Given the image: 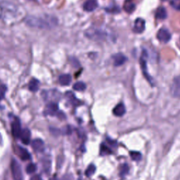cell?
<instances>
[{
  "instance_id": "1",
  "label": "cell",
  "mask_w": 180,
  "mask_h": 180,
  "mask_svg": "<svg viewBox=\"0 0 180 180\" xmlns=\"http://www.w3.org/2000/svg\"><path fill=\"white\" fill-rule=\"evenodd\" d=\"M26 24L31 27H36L42 29H49L57 25V20L54 18L45 17H30L26 20Z\"/></svg>"
},
{
  "instance_id": "2",
  "label": "cell",
  "mask_w": 180,
  "mask_h": 180,
  "mask_svg": "<svg viewBox=\"0 0 180 180\" xmlns=\"http://www.w3.org/2000/svg\"><path fill=\"white\" fill-rule=\"evenodd\" d=\"M17 13L16 7L15 5L2 2L0 4V17L4 20H9L14 19Z\"/></svg>"
},
{
  "instance_id": "3",
  "label": "cell",
  "mask_w": 180,
  "mask_h": 180,
  "mask_svg": "<svg viewBox=\"0 0 180 180\" xmlns=\"http://www.w3.org/2000/svg\"><path fill=\"white\" fill-rule=\"evenodd\" d=\"M11 169L13 177L14 180H21L22 179V170L20 165L16 160L13 159L11 163Z\"/></svg>"
},
{
  "instance_id": "4",
  "label": "cell",
  "mask_w": 180,
  "mask_h": 180,
  "mask_svg": "<svg viewBox=\"0 0 180 180\" xmlns=\"http://www.w3.org/2000/svg\"><path fill=\"white\" fill-rule=\"evenodd\" d=\"M170 94L173 97L180 98V75L175 77L170 86Z\"/></svg>"
},
{
  "instance_id": "5",
  "label": "cell",
  "mask_w": 180,
  "mask_h": 180,
  "mask_svg": "<svg viewBox=\"0 0 180 180\" xmlns=\"http://www.w3.org/2000/svg\"><path fill=\"white\" fill-rule=\"evenodd\" d=\"M157 38L161 42L167 43L171 39V34L168 30L165 28H161L157 33Z\"/></svg>"
},
{
  "instance_id": "6",
  "label": "cell",
  "mask_w": 180,
  "mask_h": 180,
  "mask_svg": "<svg viewBox=\"0 0 180 180\" xmlns=\"http://www.w3.org/2000/svg\"><path fill=\"white\" fill-rule=\"evenodd\" d=\"M145 28H146V22L143 19H141V18H138V19L135 20L133 27L134 32L138 33V34H140V33H142L144 31Z\"/></svg>"
},
{
  "instance_id": "7",
  "label": "cell",
  "mask_w": 180,
  "mask_h": 180,
  "mask_svg": "<svg viewBox=\"0 0 180 180\" xmlns=\"http://www.w3.org/2000/svg\"><path fill=\"white\" fill-rule=\"evenodd\" d=\"M11 131L12 135L15 138L20 137V133H21V125L20 122L18 118H15V120L13 121L11 124Z\"/></svg>"
},
{
  "instance_id": "8",
  "label": "cell",
  "mask_w": 180,
  "mask_h": 180,
  "mask_svg": "<svg viewBox=\"0 0 180 180\" xmlns=\"http://www.w3.org/2000/svg\"><path fill=\"white\" fill-rule=\"evenodd\" d=\"M58 105L54 102H51L46 106L45 109V114L49 115H54L58 112Z\"/></svg>"
},
{
  "instance_id": "9",
  "label": "cell",
  "mask_w": 180,
  "mask_h": 180,
  "mask_svg": "<svg viewBox=\"0 0 180 180\" xmlns=\"http://www.w3.org/2000/svg\"><path fill=\"white\" fill-rule=\"evenodd\" d=\"M115 66H120L124 64L127 61V57L121 53H118L113 56Z\"/></svg>"
},
{
  "instance_id": "10",
  "label": "cell",
  "mask_w": 180,
  "mask_h": 180,
  "mask_svg": "<svg viewBox=\"0 0 180 180\" xmlns=\"http://www.w3.org/2000/svg\"><path fill=\"white\" fill-rule=\"evenodd\" d=\"M32 147L35 152H42L44 150V148H45V144H44V141L42 139H36L32 141Z\"/></svg>"
},
{
  "instance_id": "11",
  "label": "cell",
  "mask_w": 180,
  "mask_h": 180,
  "mask_svg": "<svg viewBox=\"0 0 180 180\" xmlns=\"http://www.w3.org/2000/svg\"><path fill=\"white\" fill-rule=\"evenodd\" d=\"M30 137H31V132L27 128H25V129H24L21 131L20 138L24 144H29L30 142Z\"/></svg>"
},
{
  "instance_id": "12",
  "label": "cell",
  "mask_w": 180,
  "mask_h": 180,
  "mask_svg": "<svg viewBox=\"0 0 180 180\" xmlns=\"http://www.w3.org/2000/svg\"><path fill=\"white\" fill-rule=\"evenodd\" d=\"M98 7V3L96 0H88L83 5V9L86 11H93Z\"/></svg>"
},
{
  "instance_id": "13",
  "label": "cell",
  "mask_w": 180,
  "mask_h": 180,
  "mask_svg": "<svg viewBox=\"0 0 180 180\" xmlns=\"http://www.w3.org/2000/svg\"><path fill=\"white\" fill-rule=\"evenodd\" d=\"M126 112V109L125 105L120 103V104H118L116 106H115L114 110H113V113L115 115V116L118 117H121L123 115L125 114Z\"/></svg>"
},
{
  "instance_id": "14",
  "label": "cell",
  "mask_w": 180,
  "mask_h": 180,
  "mask_svg": "<svg viewBox=\"0 0 180 180\" xmlns=\"http://www.w3.org/2000/svg\"><path fill=\"white\" fill-rule=\"evenodd\" d=\"M18 153H19V158L21 159L22 161H28L31 158L30 153L28 152L26 149H25L23 147H20V146L18 147Z\"/></svg>"
},
{
  "instance_id": "15",
  "label": "cell",
  "mask_w": 180,
  "mask_h": 180,
  "mask_svg": "<svg viewBox=\"0 0 180 180\" xmlns=\"http://www.w3.org/2000/svg\"><path fill=\"white\" fill-rule=\"evenodd\" d=\"M59 83L63 86H68L71 84L72 80V77L69 74H63L59 77Z\"/></svg>"
},
{
  "instance_id": "16",
  "label": "cell",
  "mask_w": 180,
  "mask_h": 180,
  "mask_svg": "<svg viewBox=\"0 0 180 180\" xmlns=\"http://www.w3.org/2000/svg\"><path fill=\"white\" fill-rule=\"evenodd\" d=\"M140 63H141V69H142L143 73L144 75L145 78L148 79V81L151 83H152V79L149 75L148 72H147V66H146V61L144 57H141L140 59Z\"/></svg>"
},
{
  "instance_id": "17",
  "label": "cell",
  "mask_w": 180,
  "mask_h": 180,
  "mask_svg": "<svg viewBox=\"0 0 180 180\" xmlns=\"http://www.w3.org/2000/svg\"><path fill=\"white\" fill-rule=\"evenodd\" d=\"M123 8L127 13H132L136 8L135 4L134 3L133 0H125L123 5Z\"/></svg>"
},
{
  "instance_id": "18",
  "label": "cell",
  "mask_w": 180,
  "mask_h": 180,
  "mask_svg": "<svg viewBox=\"0 0 180 180\" xmlns=\"http://www.w3.org/2000/svg\"><path fill=\"white\" fill-rule=\"evenodd\" d=\"M40 87V82L38 79L35 78H32L31 80L30 81L29 84H28V88L31 92H35L39 89Z\"/></svg>"
},
{
  "instance_id": "19",
  "label": "cell",
  "mask_w": 180,
  "mask_h": 180,
  "mask_svg": "<svg viewBox=\"0 0 180 180\" xmlns=\"http://www.w3.org/2000/svg\"><path fill=\"white\" fill-rule=\"evenodd\" d=\"M156 17L158 19L163 20L167 18V11L164 7H159L156 13Z\"/></svg>"
},
{
  "instance_id": "20",
  "label": "cell",
  "mask_w": 180,
  "mask_h": 180,
  "mask_svg": "<svg viewBox=\"0 0 180 180\" xmlns=\"http://www.w3.org/2000/svg\"><path fill=\"white\" fill-rule=\"evenodd\" d=\"M73 88L75 91L82 92L86 89V84L83 82H78L73 84Z\"/></svg>"
},
{
  "instance_id": "21",
  "label": "cell",
  "mask_w": 180,
  "mask_h": 180,
  "mask_svg": "<svg viewBox=\"0 0 180 180\" xmlns=\"http://www.w3.org/2000/svg\"><path fill=\"white\" fill-rule=\"evenodd\" d=\"M67 96H68V98L69 99V101H71V103L73 105H75V106H77V105H78V104L79 103V100L77 99V98L75 96V95L72 93V92H67Z\"/></svg>"
},
{
  "instance_id": "22",
  "label": "cell",
  "mask_w": 180,
  "mask_h": 180,
  "mask_svg": "<svg viewBox=\"0 0 180 180\" xmlns=\"http://www.w3.org/2000/svg\"><path fill=\"white\" fill-rule=\"evenodd\" d=\"M95 171H96V167H95L94 165H90L86 169L85 175L88 177H91L95 173Z\"/></svg>"
},
{
  "instance_id": "23",
  "label": "cell",
  "mask_w": 180,
  "mask_h": 180,
  "mask_svg": "<svg viewBox=\"0 0 180 180\" xmlns=\"http://www.w3.org/2000/svg\"><path fill=\"white\" fill-rule=\"evenodd\" d=\"M37 167L34 163H30L28 165L26 168V172L28 174H32L36 171Z\"/></svg>"
},
{
  "instance_id": "24",
  "label": "cell",
  "mask_w": 180,
  "mask_h": 180,
  "mask_svg": "<svg viewBox=\"0 0 180 180\" xmlns=\"http://www.w3.org/2000/svg\"><path fill=\"white\" fill-rule=\"evenodd\" d=\"M130 156L133 161H139L141 159V154L140 153L137 152V151H132V152H131Z\"/></svg>"
},
{
  "instance_id": "25",
  "label": "cell",
  "mask_w": 180,
  "mask_h": 180,
  "mask_svg": "<svg viewBox=\"0 0 180 180\" xmlns=\"http://www.w3.org/2000/svg\"><path fill=\"white\" fill-rule=\"evenodd\" d=\"M7 91V87L4 84H2L0 85V101L4 98L5 94Z\"/></svg>"
},
{
  "instance_id": "26",
  "label": "cell",
  "mask_w": 180,
  "mask_h": 180,
  "mask_svg": "<svg viewBox=\"0 0 180 180\" xmlns=\"http://www.w3.org/2000/svg\"><path fill=\"white\" fill-rule=\"evenodd\" d=\"M129 172V167L127 164H124L121 166V168H120V175L122 177L126 175Z\"/></svg>"
},
{
  "instance_id": "27",
  "label": "cell",
  "mask_w": 180,
  "mask_h": 180,
  "mask_svg": "<svg viewBox=\"0 0 180 180\" xmlns=\"http://www.w3.org/2000/svg\"><path fill=\"white\" fill-rule=\"evenodd\" d=\"M43 167L45 172L47 173H49L51 169V161L49 160H46L45 161H44Z\"/></svg>"
},
{
  "instance_id": "28",
  "label": "cell",
  "mask_w": 180,
  "mask_h": 180,
  "mask_svg": "<svg viewBox=\"0 0 180 180\" xmlns=\"http://www.w3.org/2000/svg\"><path fill=\"white\" fill-rule=\"evenodd\" d=\"M170 4L174 9L180 11V0H172Z\"/></svg>"
},
{
  "instance_id": "29",
  "label": "cell",
  "mask_w": 180,
  "mask_h": 180,
  "mask_svg": "<svg viewBox=\"0 0 180 180\" xmlns=\"http://www.w3.org/2000/svg\"><path fill=\"white\" fill-rule=\"evenodd\" d=\"M110 153H111V151L106 146H105L104 144L101 146V154L102 155H106V154H109Z\"/></svg>"
},
{
  "instance_id": "30",
  "label": "cell",
  "mask_w": 180,
  "mask_h": 180,
  "mask_svg": "<svg viewBox=\"0 0 180 180\" xmlns=\"http://www.w3.org/2000/svg\"><path fill=\"white\" fill-rule=\"evenodd\" d=\"M61 180H73V177L71 174H66L62 177Z\"/></svg>"
},
{
  "instance_id": "31",
  "label": "cell",
  "mask_w": 180,
  "mask_h": 180,
  "mask_svg": "<svg viewBox=\"0 0 180 180\" xmlns=\"http://www.w3.org/2000/svg\"><path fill=\"white\" fill-rule=\"evenodd\" d=\"M30 180H42V178H41V177L40 175H38V174H35V175L32 176L31 177Z\"/></svg>"
},
{
  "instance_id": "32",
  "label": "cell",
  "mask_w": 180,
  "mask_h": 180,
  "mask_svg": "<svg viewBox=\"0 0 180 180\" xmlns=\"http://www.w3.org/2000/svg\"><path fill=\"white\" fill-rule=\"evenodd\" d=\"M2 137L1 134H0V144H2Z\"/></svg>"
},
{
  "instance_id": "33",
  "label": "cell",
  "mask_w": 180,
  "mask_h": 180,
  "mask_svg": "<svg viewBox=\"0 0 180 180\" xmlns=\"http://www.w3.org/2000/svg\"><path fill=\"white\" fill-rule=\"evenodd\" d=\"M51 180H58V179H56V177H54V178H53V179H51Z\"/></svg>"
},
{
  "instance_id": "34",
  "label": "cell",
  "mask_w": 180,
  "mask_h": 180,
  "mask_svg": "<svg viewBox=\"0 0 180 180\" xmlns=\"http://www.w3.org/2000/svg\"><path fill=\"white\" fill-rule=\"evenodd\" d=\"M179 42H180V39H179ZM179 45H180V43H179ZM179 49H180V46H179Z\"/></svg>"
},
{
  "instance_id": "35",
  "label": "cell",
  "mask_w": 180,
  "mask_h": 180,
  "mask_svg": "<svg viewBox=\"0 0 180 180\" xmlns=\"http://www.w3.org/2000/svg\"><path fill=\"white\" fill-rule=\"evenodd\" d=\"M162 1H167V0H162Z\"/></svg>"
}]
</instances>
